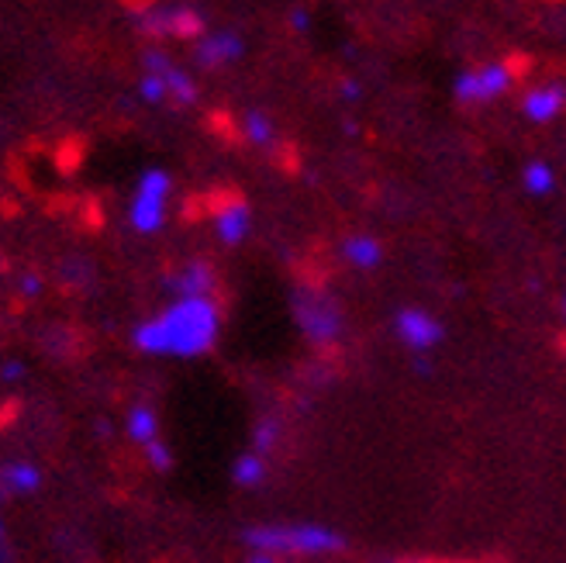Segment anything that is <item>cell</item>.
Returning a JSON list of instances; mask_svg holds the SVG:
<instances>
[{"label":"cell","instance_id":"cell-1","mask_svg":"<svg viewBox=\"0 0 566 563\" xmlns=\"http://www.w3.org/2000/svg\"><path fill=\"white\" fill-rule=\"evenodd\" d=\"M221 332V315L214 298H177L159 315L146 319L135 332L132 343L135 350L149 356H177L193 359L205 356Z\"/></svg>","mask_w":566,"mask_h":563},{"label":"cell","instance_id":"cell-2","mask_svg":"<svg viewBox=\"0 0 566 563\" xmlns=\"http://www.w3.org/2000/svg\"><path fill=\"white\" fill-rule=\"evenodd\" d=\"M252 553L270 556H332L346 550V536L338 529L318 522H276V525H249L242 532Z\"/></svg>","mask_w":566,"mask_h":563},{"label":"cell","instance_id":"cell-3","mask_svg":"<svg viewBox=\"0 0 566 563\" xmlns=\"http://www.w3.org/2000/svg\"><path fill=\"white\" fill-rule=\"evenodd\" d=\"M169 194H174V177H169L166 170H159V166H149V170L138 177L132 205H128V221H132L135 232L153 236L163 229Z\"/></svg>","mask_w":566,"mask_h":563},{"label":"cell","instance_id":"cell-4","mask_svg":"<svg viewBox=\"0 0 566 563\" xmlns=\"http://www.w3.org/2000/svg\"><path fill=\"white\" fill-rule=\"evenodd\" d=\"M291 304H294L297 329H301L315 346H328V343L338 340V335H343V312H338V304H335L328 294H318V291H297Z\"/></svg>","mask_w":566,"mask_h":563},{"label":"cell","instance_id":"cell-5","mask_svg":"<svg viewBox=\"0 0 566 563\" xmlns=\"http://www.w3.org/2000/svg\"><path fill=\"white\" fill-rule=\"evenodd\" d=\"M512 83H515V73L507 63H484L476 70H463L457 83H452V94H457L460 104H488L512 91Z\"/></svg>","mask_w":566,"mask_h":563},{"label":"cell","instance_id":"cell-6","mask_svg":"<svg viewBox=\"0 0 566 563\" xmlns=\"http://www.w3.org/2000/svg\"><path fill=\"white\" fill-rule=\"evenodd\" d=\"M394 335H398L411 353L424 356L442 343L446 329L432 312H424V307H401V312L394 315Z\"/></svg>","mask_w":566,"mask_h":563},{"label":"cell","instance_id":"cell-7","mask_svg":"<svg viewBox=\"0 0 566 563\" xmlns=\"http://www.w3.org/2000/svg\"><path fill=\"white\" fill-rule=\"evenodd\" d=\"M138 28L146 35H177V39H197L205 32V14L193 8H166V11H146L138 14Z\"/></svg>","mask_w":566,"mask_h":563},{"label":"cell","instance_id":"cell-8","mask_svg":"<svg viewBox=\"0 0 566 563\" xmlns=\"http://www.w3.org/2000/svg\"><path fill=\"white\" fill-rule=\"evenodd\" d=\"M142 63H146V73H159V76H163L169 101H177V104H184V107L197 101V83L190 80V73H184L180 66L169 63L159 49H149L146 55H142Z\"/></svg>","mask_w":566,"mask_h":563},{"label":"cell","instance_id":"cell-9","mask_svg":"<svg viewBox=\"0 0 566 563\" xmlns=\"http://www.w3.org/2000/svg\"><path fill=\"white\" fill-rule=\"evenodd\" d=\"M566 107V87L563 83H539L522 97V115L532 125H549L563 115Z\"/></svg>","mask_w":566,"mask_h":563},{"label":"cell","instance_id":"cell-10","mask_svg":"<svg viewBox=\"0 0 566 563\" xmlns=\"http://www.w3.org/2000/svg\"><path fill=\"white\" fill-rule=\"evenodd\" d=\"M242 52H245L242 35L221 28V32H211L197 42V63H201L205 70H218V66H229V63L242 60Z\"/></svg>","mask_w":566,"mask_h":563},{"label":"cell","instance_id":"cell-11","mask_svg":"<svg viewBox=\"0 0 566 563\" xmlns=\"http://www.w3.org/2000/svg\"><path fill=\"white\" fill-rule=\"evenodd\" d=\"M249 229H252V211H249L245 201H239V197H235V201L218 205V211H214V232H218V239L224 246H239L249 236Z\"/></svg>","mask_w":566,"mask_h":563},{"label":"cell","instance_id":"cell-12","mask_svg":"<svg viewBox=\"0 0 566 563\" xmlns=\"http://www.w3.org/2000/svg\"><path fill=\"white\" fill-rule=\"evenodd\" d=\"M39 488H42V470L35 463H24V460L0 463V501L32 494Z\"/></svg>","mask_w":566,"mask_h":563},{"label":"cell","instance_id":"cell-13","mask_svg":"<svg viewBox=\"0 0 566 563\" xmlns=\"http://www.w3.org/2000/svg\"><path fill=\"white\" fill-rule=\"evenodd\" d=\"M177 298H211L214 291V270L208 263H187L180 273L166 280Z\"/></svg>","mask_w":566,"mask_h":563},{"label":"cell","instance_id":"cell-14","mask_svg":"<svg viewBox=\"0 0 566 563\" xmlns=\"http://www.w3.org/2000/svg\"><path fill=\"white\" fill-rule=\"evenodd\" d=\"M343 260L356 270H377L384 263V246L377 236H366V232L349 236L343 242Z\"/></svg>","mask_w":566,"mask_h":563},{"label":"cell","instance_id":"cell-15","mask_svg":"<svg viewBox=\"0 0 566 563\" xmlns=\"http://www.w3.org/2000/svg\"><path fill=\"white\" fill-rule=\"evenodd\" d=\"M128 436L138 442V446H149L153 439H159V418L149 405H135L128 411V421H125Z\"/></svg>","mask_w":566,"mask_h":563},{"label":"cell","instance_id":"cell-16","mask_svg":"<svg viewBox=\"0 0 566 563\" xmlns=\"http://www.w3.org/2000/svg\"><path fill=\"white\" fill-rule=\"evenodd\" d=\"M242 132L252 146H260V149H270L276 143V128H273V118L266 115V111H245V118H242Z\"/></svg>","mask_w":566,"mask_h":563},{"label":"cell","instance_id":"cell-17","mask_svg":"<svg viewBox=\"0 0 566 563\" xmlns=\"http://www.w3.org/2000/svg\"><path fill=\"white\" fill-rule=\"evenodd\" d=\"M232 481L239 484V488H260L263 481H266V457H260V453H242L235 463H232Z\"/></svg>","mask_w":566,"mask_h":563},{"label":"cell","instance_id":"cell-18","mask_svg":"<svg viewBox=\"0 0 566 563\" xmlns=\"http://www.w3.org/2000/svg\"><path fill=\"white\" fill-rule=\"evenodd\" d=\"M522 187L532 194V197H546L553 194L556 187V170L546 163V159H532L525 170H522Z\"/></svg>","mask_w":566,"mask_h":563},{"label":"cell","instance_id":"cell-19","mask_svg":"<svg viewBox=\"0 0 566 563\" xmlns=\"http://www.w3.org/2000/svg\"><path fill=\"white\" fill-rule=\"evenodd\" d=\"M280 442V421L276 418H260V426L252 429V453H260V457H270L273 449Z\"/></svg>","mask_w":566,"mask_h":563},{"label":"cell","instance_id":"cell-20","mask_svg":"<svg viewBox=\"0 0 566 563\" xmlns=\"http://www.w3.org/2000/svg\"><path fill=\"white\" fill-rule=\"evenodd\" d=\"M138 97L146 101V104H163V101H169L163 76H159V73H142V80H138Z\"/></svg>","mask_w":566,"mask_h":563},{"label":"cell","instance_id":"cell-21","mask_svg":"<svg viewBox=\"0 0 566 563\" xmlns=\"http://www.w3.org/2000/svg\"><path fill=\"white\" fill-rule=\"evenodd\" d=\"M142 449H146V460H149V467H153L156 473H169V470H174V453H169V446H166V442L153 439L149 446H142Z\"/></svg>","mask_w":566,"mask_h":563},{"label":"cell","instance_id":"cell-22","mask_svg":"<svg viewBox=\"0 0 566 563\" xmlns=\"http://www.w3.org/2000/svg\"><path fill=\"white\" fill-rule=\"evenodd\" d=\"M291 24L297 28V32H307V28H311V14H307L304 8H297V11L291 14Z\"/></svg>","mask_w":566,"mask_h":563},{"label":"cell","instance_id":"cell-23","mask_svg":"<svg viewBox=\"0 0 566 563\" xmlns=\"http://www.w3.org/2000/svg\"><path fill=\"white\" fill-rule=\"evenodd\" d=\"M359 94H363V91H359V83H356V80H346V83H343V97H346V101H359Z\"/></svg>","mask_w":566,"mask_h":563},{"label":"cell","instance_id":"cell-24","mask_svg":"<svg viewBox=\"0 0 566 563\" xmlns=\"http://www.w3.org/2000/svg\"><path fill=\"white\" fill-rule=\"evenodd\" d=\"M245 563H287V560H283V556H270V553H249Z\"/></svg>","mask_w":566,"mask_h":563},{"label":"cell","instance_id":"cell-25","mask_svg":"<svg viewBox=\"0 0 566 563\" xmlns=\"http://www.w3.org/2000/svg\"><path fill=\"white\" fill-rule=\"evenodd\" d=\"M0 374H4L8 380H18V377H21V363H8V367L0 371Z\"/></svg>","mask_w":566,"mask_h":563},{"label":"cell","instance_id":"cell-26","mask_svg":"<svg viewBox=\"0 0 566 563\" xmlns=\"http://www.w3.org/2000/svg\"><path fill=\"white\" fill-rule=\"evenodd\" d=\"M14 560V553H11V546H8V540L0 543V563H11Z\"/></svg>","mask_w":566,"mask_h":563},{"label":"cell","instance_id":"cell-27","mask_svg":"<svg viewBox=\"0 0 566 563\" xmlns=\"http://www.w3.org/2000/svg\"><path fill=\"white\" fill-rule=\"evenodd\" d=\"M8 540V522H4V512H0V543Z\"/></svg>","mask_w":566,"mask_h":563},{"label":"cell","instance_id":"cell-28","mask_svg":"<svg viewBox=\"0 0 566 563\" xmlns=\"http://www.w3.org/2000/svg\"><path fill=\"white\" fill-rule=\"evenodd\" d=\"M563 315H566V294H563Z\"/></svg>","mask_w":566,"mask_h":563}]
</instances>
